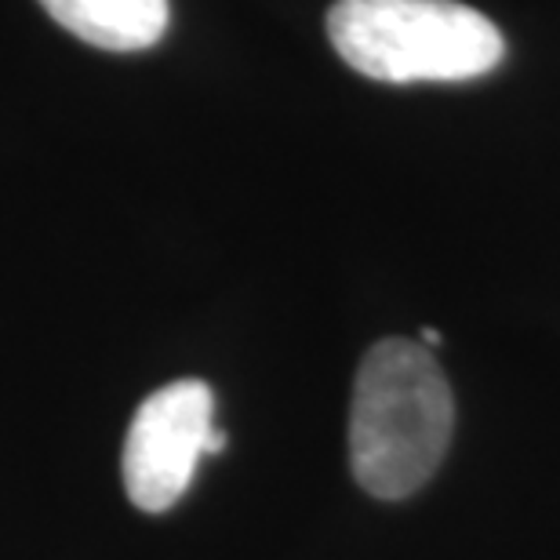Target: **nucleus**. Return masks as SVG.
<instances>
[{
    "label": "nucleus",
    "instance_id": "4",
    "mask_svg": "<svg viewBox=\"0 0 560 560\" xmlns=\"http://www.w3.org/2000/svg\"><path fill=\"white\" fill-rule=\"evenodd\" d=\"M44 11L84 44L103 51H142L164 37L167 0H40Z\"/></svg>",
    "mask_w": 560,
    "mask_h": 560
},
{
    "label": "nucleus",
    "instance_id": "3",
    "mask_svg": "<svg viewBox=\"0 0 560 560\" xmlns=\"http://www.w3.org/2000/svg\"><path fill=\"white\" fill-rule=\"evenodd\" d=\"M226 433L215 425V397L200 378H178L142 400L125 436V491L145 513L172 510L194 485L197 463L219 455Z\"/></svg>",
    "mask_w": 560,
    "mask_h": 560
},
{
    "label": "nucleus",
    "instance_id": "2",
    "mask_svg": "<svg viewBox=\"0 0 560 560\" xmlns=\"http://www.w3.org/2000/svg\"><path fill=\"white\" fill-rule=\"evenodd\" d=\"M331 48L383 84H455L491 73L506 55L499 26L458 0H335Z\"/></svg>",
    "mask_w": 560,
    "mask_h": 560
},
{
    "label": "nucleus",
    "instance_id": "5",
    "mask_svg": "<svg viewBox=\"0 0 560 560\" xmlns=\"http://www.w3.org/2000/svg\"><path fill=\"white\" fill-rule=\"evenodd\" d=\"M441 331H433V328H422V346H441Z\"/></svg>",
    "mask_w": 560,
    "mask_h": 560
},
{
    "label": "nucleus",
    "instance_id": "1",
    "mask_svg": "<svg viewBox=\"0 0 560 560\" xmlns=\"http://www.w3.org/2000/svg\"><path fill=\"white\" fill-rule=\"evenodd\" d=\"M455 400L422 342L386 339L364 353L350 405V466L368 495L405 499L452 444Z\"/></svg>",
    "mask_w": 560,
    "mask_h": 560
}]
</instances>
